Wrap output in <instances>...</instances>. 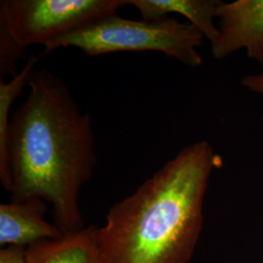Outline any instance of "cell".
Returning <instances> with one entry per match:
<instances>
[{
    "label": "cell",
    "mask_w": 263,
    "mask_h": 263,
    "mask_svg": "<svg viewBox=\"0 0 263 263\" xmlns=\"http://www.w3.org/2000/svg\"><path fill=\"white\" fill-rule=\"evenodd\" d=\"M48 204L41 199L11 201L0 205V246L28 248L45 240L65 235L56 226L46 220Z\"/></svg>",
    "instance_id": "8992f818"
},
{
    "label": "cell",
    "mask_w": 263,
    "mask_h": 263,
    "mask_svg": "<svg viewBox=\"0 0 263 263\" xmlns=\"http://www.w3.org/2000/svg\"><path fill=\"white\" fill-rule=\"evenodd\" d=\"M95 229L88 226L60 239L31 245L27 248V263H101Z\"/></svg>",
    "instance_id": "ba28073f"
},
{
    "label": "cell",
    "mask_w": 263,
    "mask_h": 263,
    "mask_svg": "<svg viewBox=\"0 0 263 263\" xmlns=\"http://www.w3.org/2000/svg\"><path fill=\"white\" fill-rule=\"evenodd\" d=\"M28 87L11 117V201L41 199L64 234L76 233L85 228L79 194L98 163L93 119L66 81L47 69H34Z\"/></svg>",
    "instance_id": "6da1fadb"
},
{
    "label": "cell",
    "mask_w": 263,
    "mask_h": 263,
    "mask_svg": "<svg viewBox=\"0 0 263 263\" xmlns=\"http://www.w3.org/2000/svg\"><path fill=\"white\" fill-rule=\"evenodd\" d=\"M242 84L250 91L263 96V74H248L242 80ZM263 121V117H262Z\"/></svg>",
    "instance_id": "7c38bea8"
},
{
    "label": "cell",
    "mask_w": 263,
    "mask_h": 263,
    "mask_svg": "<svg viewBox=\"0 0 263 263\" xmlns=\"http://www.w3.org/2000/svg\"><path fill=\"white\" fill-rule=\"evenodd\" d=\"M39 57H28L27 63L11 80L6 82L0 77V179L3 187L9 191L11 177L9 171V138L12 106L28 86L29 76L35 69Z\"/></svg>",
    "instance_id": "9c48e42d"
},
{
    "label": "cell",
    "mask_w": 263,
    "mask_h": 263,
    "mask_svg": "<svg viewBox=\"0 0 263 263\" xmlns=\"http://www.w3.org/2000/svg\"><path fill=\"white\" fill-rule=\"evenodd\" d=\"M218 36L211 43L212 56L223 60L245 49L263 63V0H235L217 6Z\"/></svg>",
    "instance_id": "5b68a950"
},
{
    "label": "cell",
    "mask_w": 263,
    "mask_h": 263,
    "mask_svg": "<svg viewBox=\"0 0 263 263\" xmlns=\"http://www.w3.org/2000/svg\"><path fill=\"white\" fill-rule=\"evenodd\" d=\"M125 5L127 0H2L0 24L22 47L46 45Z\"/></svg>",
    "instance_id": "277c9868"
},
{
    "label": "cell",
    "mask_w": 263,
    "mask_h": 263,
    "mask_svg": "<svg viewBox=\"0 0 263 263\" xmlns=\"http://www.w3.org/2000/svg\"><path fill=\"white\" fill-rule=\"evenodd\" d=\"M205 36L189 23L174 18L132 20L116 14L105 17L46 45L42 55L60 48L74 47L88 56L119 52L155 51L174 58L184 66H202L198 47Z\"/></svg>",
    "instance_id": "3957f363"
},
{
    "label": "cell",
    "mask_w": 263,
    "mask_h": 263,
    "mask_svg": "<svg viewBox=\"0 0 263 263\" xmlns=\"http://www.w3.org/2000/svg\"><path fill=\"white\" fill-rule=\"evenodd\" d=\"M26 48L12 37L7 28L0 24V77L15 76L20 70V62L25 58Z\"/></svg>",
    "instance_id": "30bf717a"
},
{
    "label": "cell",
    "mask_w": 263,
    "mask_h": 263,
    "mask_svg": "<svg viewBox=\"0 0 263 263\" xmlns=\"http://www.w3.org/2000/svg\"><path fill=\"white\" fill-rule=\"evenodd\" d=\"M219 3L217 0H127V5L139 10L143 20L162 19L172 13L185 17L211 43L218 36L215 19Z\"/></svg>",
    "instance_id": "52a82bcc"
},
{
    "label": "cell",
    "mask_w": 263,
    "mask_h": 263,
    "mask_svg": "<svg viewBox=\"0 0 263 263\" xmlns=\"http://www.w3.org/2000/svg\"><path fill=\"white\" fill-rule=\"evenodd\" d=\"M261 68H262V72H261V73L263 74V63L261 64Z\"/></svg>",
    "instance_id": "4fadbf2b"
},
{
    "label": "cell",
    "mask_w": 263,
    "mask_h": 263,
    "mask_svg": "<svg viewBox=\"0 0 263 263\" xmlns=\"http://www.w3.org/2000/svg\"><path fill=\"white\" fill-rule=\"evenodd\" d=\"M27 248L8 246L0 249V263H27Z\"/></svg>",
    "instance_id": "8fae6325"
},
{
    "label": "cell",
    "mask_w": 263,
    "mask_h": 263,
    "mask_svg": "<svg viewBox=\"0 0 263 263\" xmlns=\"http://www.w3.org/2000/svg\"><path fill=\"white\" fill-rule=\"evenodd\" d=\"M222 165L208 141L188 144L95 229L101 263H188L204 223L211 176Z\"/></svg>",
    "instance_id": "7a4b0ae2"
}]
</instances>
